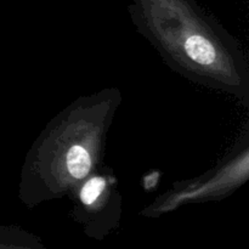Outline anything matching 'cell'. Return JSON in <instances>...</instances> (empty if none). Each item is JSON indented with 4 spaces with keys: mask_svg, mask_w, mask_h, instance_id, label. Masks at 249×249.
Listing matches in <instances>:
<instances>
[{
    "mask_svg": "<svg viewBox=\"0 0 249 249\" xmlns=\"http://www.w3.org/2000/svg\"><path fill=\"white\" fill-rule=\"evenodd\" d=\"M105 186H106V181H105L104 178H91L82 187V191H80V201L83 202L84 206H92L102 196V194L105 191Z\"/></svg>",
    "mask_w": 249,
    "mask_h": 249,
    "instance_id": "2",
    "label": "cell"
},
{
    "mask_svg": "<svg viewBox=\"0 0 249 249\" xmlns=\"http://www.w3.org/2000/svg\"><path fill=\"white\" fill-rule=\"evenodd\" d=\"M91 156L82 145L71 146L66 155V168L70 177L74 180H83L91 170Z\"/></svg>",
    "mask_w": 249,
    "mask_h": 249,
    "instance_id": "1",
    "label": "cell"
}]
</instances>
